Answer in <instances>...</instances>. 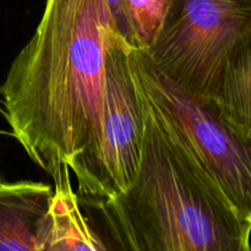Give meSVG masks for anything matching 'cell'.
I'll use <instances>...</instances> for the list:
<instances>
[{
    "instance_id": "obj_1",
    "label": "cell",
    "mask_w": 251,
    "mask_h": 251,
    "mask_svg": "<svg viewBox=\"0 0 251 251\" xmlns=\"http://www.w3.org/2000/svg\"><path fill=\"white\" fill-rule=\"evenodd\" d=\"M113 31L129 39L123 0H47L0 87L12 136L51 178L97 144Z\"/></svg>"
},
{
    "instance_id": "obj_2",
    "label": "cell",
    "mask_w": 251,
    "mask_h": 251,
    "mask_svg": "<svg viewBox=\"0 0 251 251\" xmlns=\"http://www.w3.org/2000/svg\"><path fill=\"white\" fill-rule=\"evenodd\" d=\"M140 91L144 140L137 176L113 198H77L91 227L109 251H250L251 217L233 205Z\"/></svg>"
},
{
    "instance_id": "obj_3",
    "label": "cell",
    "mask_w": 251,
    "mask_h": 251,
    "mask_svg": "<svg viewBox=\"0 0 251 251\" xmlns=\"http://www.w3.org/2000/svg\"><path fill=\"white\" fill-rule=\"evenodd\" d=\"M146 51L251 141V0H174Z\"/></svg>"
},
{
    "instance_id": "obj_4",
    "label": "cell",
    "mask_w": 251,
    "mask_h": 251,
    "mask_svg": "<svg viewBox=\"0 0 251 251\" xmlns=\"http://www.w3.org/2000/svg\"><path fill=\"white\" fill-rule=\"evenodd\" d=\"M130 48L119 31L109 34L97 144L70 168L77 180L75 193L78 199L117 196L127 190L137 176L144 140V105Z\"/></svg>"
},
{
    "instance_id": "obj_5",
    "label": "cell",
    "mask_w": 251,
    "mask_h": 251,
    "mask_svg": "<svg viewBox=\"0 0 251 251\" xmlns=\"http://www.w3.org/2000/svg\"><path fill=\"white\" fill-rule=\"evenodd\" d=\"M130 60L144 92L233 205L251 217V141L240 136L211 105L167 77L146 50L131 47Z\"/></svg>"
},
{
    "instance_id": "obj_6",
    "label": "cell",
    "mask_w": 251,
    "mask_h": 251,
    "mask_svg": "<svg viewBox=\"0 0 251 251\" xmlns=\"http://www.w3.org/2000/svg\"><path fill=\"white\" fill-rule=\"evenodd\" d=\"M54 190L36 226L39 251H109L86 220L71 185L70 169L63 167L53 178Z\"/></svg>"
},
{
    "instance_id": "obj_7",
    "label": "cell",
    "mask_w": 251,
    "mask_h": 251,
    "mask_svg": "<svg viewBox=\"0 0 251 251\" xmlns=\"http://www.w3.org/2000/svg\"><path fill=\"white\" fill-rule=\"evenodd\" d=\"M51 195L53 188L41 181H0V251H39L37 221Z\"/></svg>"
},
{
    "instance_id": "obj_8",
    "label": "cell",
    "mask_w": 251,
    "mask_h": 251,
    "mask_svg": "<svg viewBox=\"0 0 251 251\" xmlns=\"http://www.w3.org/2000/svg\"><path fill=\"white\" fill-rule=\"evenodd\" d=\"M174 0H123L129 44L149 50L156 41Z\"/></svg>"
}]
</instances>
